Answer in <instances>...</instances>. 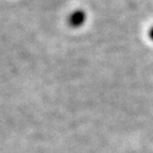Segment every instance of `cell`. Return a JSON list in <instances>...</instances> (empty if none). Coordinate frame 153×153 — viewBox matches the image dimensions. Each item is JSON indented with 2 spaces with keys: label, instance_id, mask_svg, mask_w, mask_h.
<instances>
[{
  "label": "cell",
  "instance_id": "1",
  "mask_svg": "<svg viewBox=\"0 0 153 153\" xmlns=\"http://www.w3.org/2000/svg\"><path fill=\"white\" fill-rule=\"evenodd\" d=\"M85 20V15L82 12H76L70 16L69 18V24L71 25L72 27H79L81 26L82 24Z\"/></svg>",
  "mask_w": 153,
  "mask_h": 153
},
{
  "label": "cell",
  "instance_id": "2",
  "mask_svg": "<svg viewBox=\"0 0 153 153\" xmlns=\"http://www.w3.org/2000/svg\"><path fill=\"white\" fill-rule=\"evenodd\" d=\"M149 36L151 37V39H153V29L150 30V33H149Z\"/></svg>",
  "mask_w": 153,
  "mask_h": 153
}]
</instances>
